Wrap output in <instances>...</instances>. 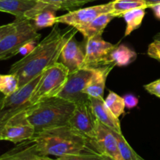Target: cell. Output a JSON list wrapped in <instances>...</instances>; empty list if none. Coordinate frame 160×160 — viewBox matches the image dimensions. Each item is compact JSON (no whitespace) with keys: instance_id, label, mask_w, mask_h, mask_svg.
<instances>
[{"instance_id":"22","label":"cell","mask_w":160,"mask_h":160,"mask_svg":"<svg viewBox=\"0 0 160 160\" xmlns=\"http://www.w3.org/2000/svg\"><path fill=\"white\" fill-rule=\"evenodd\" d=\"M57 10L59 9L53 6L43 9L36 14L32 19L34 22L33 24L37 28V30L54 26L56 23L57 17L56 16V12Z\"/></svg>"},{"instance_id":"24","label":"cell","mask_w":160,"mask_h":160,"mask_svg":"<svg viewBox=\"0 0 160 160\" xmlns=\"http://www.w3.org/2000/svg\"><path fill=\"white\" fill-rule=\"evenodd\" d=\"M111 130V129H110ZM115 136L117 142V145H118L119 151H120V155L123 160H138L140 157L139 155L134 152V150L131 148V145L128 144L127 140L125 139L124 136L122 133L117 132L115 131L111 130Z\"/></svg>"},{"instance_id":"39","label":"cell","mask_w":160,"mask_h":160,"mask_svg":"<svg viewBox=\"0 0 160 160\" xmlns=\"http://www.w3.org/2000/svg\"><path fill=\"white\" fill-rule=\"evenodd\" d=\"M103 158H104V160H114V159H111V158L108 157V156H103Z\"/></svg>"},{"instance_id":"37","label":"cell","mask_w":160,"mask_h":160,"mask_svg":"<svg viewBox=\"0 0 160 160\" xmlns=\"http://www.w3.org/2000/svg\"><path fill=\"white\" fill-rule=\"evenodd\" d=\"M5 98H6V96H5V95H3L2 92H0V113H1L2 111L3 104H4Z\"/></svg>"},{"instance_id":"21","label":"cell","mask_w":160,"mask_h":160,"mask_svg":"<svg viewBox=\"0 0 160 160\" xmlns=\"http://www.w3.org/2000/svg\"><path fill=\"white\" fill-rule=\"evenodd\" d=\"M145 9H133V10L125 12L122 16L126 22L124 37H127L131 34L133 31L140 28L145 16Z\"/></svg>"},{"instance_id":"25","label":"cell","mask_w":160,"mask_h":160,"mask_svg":"<svg viewBox=\"0 0 160 160\" xmlns=\"http://www.w3.org/2000/svg\"><path fill=\"white\" fill-rule=\"evenodd\" d=\"M19 80L12 73L0 74V92L5 96H9L19 88Z\"/></svg>"},{"instance_id":"30","label":"cell","mask_w":160,"mask_h":160,"mask_svg":"<svg viewBox=\"0 0 160 160\" xmlns=\"http://www.w3.org/2000/svg\"><path fill=\"white\" fill-rule=\"evenodd\" d=\"M144 88L151 95L160 98V78L144 85Z\"/></svg>"},{"instance_id":"3","label":"cell","mask_w":160,"mask_h":160,"mask_svg":"<svg viewBox=\"0 0 160 160\" xmlns=\"http://www.w3.org/2000/svg\"><path fill=\"white\" fill-rule=\"evenodd\" d=\"M75 104L56 96L41 100L25 110L27 120L35 133L68 124Z\"/></svg>"},{"instance_id":"29","label":"cell","mask_w":160,"mask_h":160,"mask_svg":"<svg viewBox=\"0 0 160 160\" xmlns=\"http://www.w3.org/2000/svg\"><path fill=\"white\" fill-rule=\"evenodd\" d=\"M23 110V109H22ZM21 111V110H20ZM20 111H12V110H3L0 113V141H2V131L4 129L5 126L9 121V119L15 115L17 112H20Z\"/></svg>"},{"instance_id":"40","label":"cell","mask_w":160,"mask_h":160,"mask_svg":"<svg viewBox=\"0 0 160 160\" xmlns=\"http://www.w3.org/2000/svg\"><path fill=\"white\" fill-rule=\"evenodd\" d=\"M138 160H145V159H144L143 158H142V157H141V156H140V157L138 158Z\"/></svg>"},{"instance_id":"7","label":"cell","mask_w":160,"mask_h":160,"mask_svg":"<svg viewBox=\"0 0 160 160\" xmlns=\"http://www.w3.org/2000/svg\"><path fill=\"white\" fill-rule=\"evenodd\" d=\"M98 122L88 99L75 105L68 125L91 141L95 137Z\"/></svg>"},{"instance_id":"11","label":"cell","mask_w":160,"mask_h":160,"mask_svg":"<svg viewBox=\"0 0 160 160\" xmlns=\"http://www.w3.org/2000/svg\"><path fill=\"white\" fill-rule=\"evenodd\" d=\"M94 150L114 160H123L119 151L117 139L109 128L98 122L95 137L89 141Z\"/></svg>"},{"instance_id":"31","label":"cell","mask_w":160,"mask_h":160,"mask_svg":"<svg viewBox=\"0 0 160 160\" xmlns=\"http://www.w3.org/2000/svg\"><path fill=\"white\" fill-rule=\"evenodd\" d=\"M126 108L131 109L138 105V98L132 94H127L123 97Z\"/></svg>"},{"instance_id":"10","label":"cell","mask_w":160,"mask_h":160,"mask_svg":"<svg viewBox=\"0 0 160 160\" xmlns=\"http://www.w3.org/2000/svg\"><path fill=\"white\" fill-rule=\"evenodd\" d=\"M112 2L106 4L96 5L87 8L72 10L67 13L57 17L56 23H64L68 26L77 27L85 25L103 13L111 12Z\"/></svg>"},{"instance_id":"33","label":"cell","mask_w":160,"mask_h":160,"mask_svg":"<svg viewBox=\"0 0 160 160\" xmlns=\"http://www.w3.org/2000/svg\"><path fill=\"white\" fill-rule=\"evenodd\" d=\"M36 43H37L36 41H32V42H28V43L25 44V45H23V46L21 47V48H20V51H19V53L23 55V56H26V55L29 54V53L34 49V47L36 46V45H37Z\"/></svg>"},{"instance_id":"9","label":"cell","mask_w":160,"mask_h":160,"mask_svg":"<svg viewBox=\"0 0 160 160\" xmlns=\"http://www.w3.org/2000/svg\"><path fill=\"white\" fill-rule=\"evenodd\" d=\"M26 109L12 116L5 126L2 134V141H9L18 144L34 138L35 130L27 120Z\"/></svg>"},{"instance_id":"2","label":"cell","mask_w":160,"mask_h":160,"mask_svg":"<svg viewBox=\"0 0 160 160\" xmlns=\"http://www.w3.org/2000/svg\"><path fill=\"white\" fill-rule=\"evenodd\" d=\"M32 139L42 156L61 157L93 149L88 138L68 124L35 133Z\"/></svg>"},{"instance_id":"28","label":"cell","mask_w":160,"mask_h":160,"mask_svg":"<svg viewBox=\"0 0 160 160\" xmlns=\"http://www.w3.org/2000/svg\"><path fill=\"white\" fill-rule=\"evenodd\" d=\"M148 56L160 62V40L154 39L148 47Z\"/></svg>"},{"instance_id":"8","label":"cell","mask_w":160,"mask_h":160,"mask_svg":"<svg viewBox=\"0 0 160 160\" xmlns=\"http://www.w3.org/2000/svg\"><path fill=\"white\" fill-rule=\"evenodd\" d=\"M117 45L103 40L102 35L86 40L84 46V62L83 67L96 69L109 65L108 58Z\"/></svg>"},{"instance_id":"12","label":"cell","mask_w":160,"mask_h":160,"mask_svg":"<svg viewBox=\"0 0 160 160\" xmlns=\"http://www.w3.org/2000/svg\"><path fill=\"white\" fill-rule=\"evenodd\" d=\"M77 32L78 30L73 28L62 48L59 59L68 69L69 73H73L82 68L84 62V50L75 38Z\"/></svg>"},{"instance_id":"5","label":"cell","mask_w":160,"mask_h":160,"mask_svg":"<svg viewBox=\"0 0 160 160\" xmlns=\"http://www.w3.org/2000/svg\"><path fill=\"white\" fill-rule=\"evenodd\" d=\"M68 75V69L59 61L47 68L30 98L31 106L45 98L57 96L65 85Z\"/></svg>"},{"instance_id":"36","label":"cell","mask_w":160,"mask_h":160,"mask_svg":"<svg viewBox=\"0 0 160 160\" xmlns=\"http://www.w3.org/2000/svg\"><path fill=\"white\" fill-rule=\"evenodd\" d=\"M144 1L146 2L147 6H148V8H150L151 6H154V5L159 4L160 0H144Z\"/></svg>"},{"instance_id":"20","label":"cell","mask_w":160,"mask_h":160,"mask_svg":"<svg viewBox=\"0 0 160 160\" xmlns=\"http://www.w3.org/2000/svg\"><path fill=\"white\" fill-rule=\"evenodd\" d=\"M144 0H113L111 13L115 17H121L125 12L135 9H147Z\"/></svg>"},{"instance_id":"19","label":"cell","mask_w":160,"mask_h":160,"mask_svg":"<svg viewBox=\"0 0 160 160\" xmlns=\"http://www.w3.org/2000/svg\"><path fill=\"white\" fill-rule=\"evenodd\" d=\"M137 53L124 44H117L115 48L111 51L108 58L109 65L119 67H127L137 59Z\"/></svg>"},{"instance_id":"1","label":"cell","mask_w":160,"mask_h":160,"mask_svg":"<svg viewBox=\"0 0 160 160\" xmlns=\"http://www.w3.org/2000/svg\"><path fill=\"white\" fill-rule=\"evenodd\" d=\"M73 28L71 27L70 29L62 31L59 23H56L49 34L38 42L29 54L11 66L9 73L17 77L19 87L29 82L59 61L62 48Z\"/></svg>"},{"instance_id":"34","label":"cell","mask_w":160,"mask_h":160,"mask_svg":"<svg viewBox=\"0 0 160 160\" xmlns=\"http://www.w3.org/2000/svg\"><path fill=\"white\" fill-rule=\"evenodd\" d=\"M150 8L152 9V12L154 13V16L156 17V18L160 20V3L159 4L154 5V6H151Z\"/></svg>"},{"instance_id":"14","label":"cell","mask_w":160,"mask_h":160,"mask_svg":"<svg viewBox=\"0 0 160 160\" xmlns=\"http://www.w3.org/2000/svg\"><path fill=\"white\" fill-rule=\"evenodd\" d=\"M114 67V65H108L93 69V75L84 88V93L92 98H103L106 79Z\"/></svg>"},{"instance_id":"23","label":"cell","mask_w":160,"mask_h":160,"mask_svg":"<svg viewBox=\"0 0 160 160\" xmlns=\"http://www.w3.org/2000/svg\"><path fill=\"white\" fill-rule=\"evenodd\" d=\"M105 104L116 117L119 118L124 112L126 108L123 97L113 92H109V95L104 99Z\"/></svg>"},{"instance_id":"15","label":"cell","mask_w":160,"mask_h":160,"mask_svg":"<svg viewBox=\"0 0 160 160\" xmlns=\"http://www.w3.org/2000/svg\"><path fill=\"white\" fill-rule=\"evenodd\" d=\"M89 100L98 121L112 131L122 133L120 120L108 109L105 104L104 98L89 97Z\"/></svg>"},{"instance_id":"4","label":"cell","mask_w":160,"mask_h":160,"mask_svg":"<svg viewBox=\"0 0 160 160\" xmlns=\"http://www.w3.org/2000/svg\"><path fill=\"white\" fill-rule=\"evenodd\" d=\"M17 25L0 42V61L6 60L18 54L23 45L40 39L37 28L28 19H17Z\"/></svg>"},{"instance_id":"38","label":"cell","mask_w":160,"mask_h":160,"mask_svg":"<svg viewBox=\"0 0 160 160\" xmlns=\"http://www.w3.org/2000/svg\"><path fill=\"white\" fill-rule=\"evenodd\" d=\"M154 39H157V40H160V32L156 34V35L154 36Z\"/></svg>"},{"instance_id":"17","label":"cell","mask_w":160,"mask_h":160,"mask_svg":"<svg viewBox=\"0 0 160 160\" xmlns=\"http://www.w3.org/2000/svg\"><path fill=\"white\" fill-rule=\"evenodd\" d=\"M114 18L115 17L111 12L103 13L98 16L90 23L82 26L77 27L75 28L78 30V32L82 34L85 40H88L95 36L102 35L109 22Z\"/></svg>"},{"instance_id":"26","label":"cell","mask_w":160,"mask_h":160,"mask_svg":"<svg viewBox=\"0 0 160 160\" xmlns=\"http://www.w3.org/2000/svg\"><path fill=\"white\" fill-rule=\"evenodd\" d=\"M45 2L51 4L57 8L58 9H70L73 8L80 7L85 5L86 3L91 2L97 1V0H40Z\"/></svg>"},{"instance_id":"6","label":"cell","mask_w":160,"mask_h":160,"mask_svg":"<svg viewBox=\"0 0 160 160\" xmlns=\"http://www.w3.org/2000/svg\"><path fill=\"white\" fill-rule=\"evenodd\" d=\"M93 73V69L86 67H82L73 73H69L67 82L57 96L71 102L75 105L88 101L89 96L84 93V90Z\"/></svg>"},{"instance_id":"35","label":"cell","mask_w":160,"mask_h":160,"mask_svg":"<svg viewBox=\"0 0 160 160\" xmlns=\"http://www.w3.org/2000/svg\"><path fill=\"white\" fill-rule=\"evenodd\" d=\"M33 160H55V159H51V158H49L47 156H42V155L37 154L35 156H34Z\"/></svg>"},{"instance_id":"27","label":"cell","mask_w":160,"mask_h":160,"mask_svg":"<svg viewBox=\"0 0 160 160\" xmlns=\"http://www.w3.org/2000/svg\"><path fill=\"white\" fill-rule=\"evenodd\" d=\"M55 160H104V158L102 155L94 149H90L79 154L67 155L58 157Z\"/></svg>"},{"instance_id":"32","label":"cell","mask_w":160,"mask_h":160,"mask_svg":"<svg viewBox=\"0 0 160 160\" xmlns=\"http://www.w3.org/2000/svg\"><path fill=\"white\" fill-rule=\"evenodd\" d=\"M17 25V20H14L13 22L9 23H6V24L1 25L0 26V42L9 34V32L14 29V28Z\"/></svg>"},{"instance_id":"18","label":"cell","mask_w":160,"mask_h":160,"mask_svg":"<svg viewBox=\"0 0 160 160\" xmlns=\"http://www.w3.org/2000/svg\"><path fill=\"white\" fill-rule=\"evenodd\" d=\"M39 0H0V12L15 16L17 19H25L28 11L35 7Z\"/></svg>"},{"instance_id":"13","label":"cell","mask_w":160,"mask_h":160,"mask_svg":"<svg viewBox=\"0 0 160 160\" xmlns=\"http://www.w3.org/2000/svg\"><path fill=\"white\" fill-rule=\"evenodd\" d=\"M42 73L33 78L31 81L20 87L18 90L9 96H6L3 104V110L20 111L27 109L30 104V98L38 84Z\"/></svg>"},{"instance_id":"16","label":"cell","mask_w":160,"mask_h":160,"mask_svg":"<svg viewBox=\"0 0 160 160\" xmlns=\"http://www.w3.org/2000/svg\"><path fill=\"white\" fill-rule=\"evenodd\" d=\"M38 154L33 139L17 144L14 148L0 156V160H33Z\"/></svg>"}]
</instances>
